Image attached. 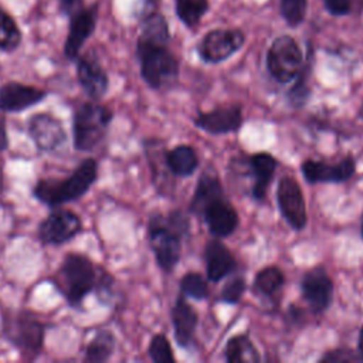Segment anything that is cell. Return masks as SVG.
Wrapping results in <instances>:
<instances>
[{"mask_svg": "<svg viewBox=\"0 0 363 363\" xmlns=\"http://www.w3.org/2000/svg\"><path fill=\"white\" fill-rule=\"evenodd\" d=\"M54 282L71 308H79L91 292L104 303L113 296V277L79 252H68L62 258Z\"/></svg>", "mask_w": 363, "mask_h": 363, "instance_id": "obj_1", "label": "cell"}, {"mask_svg": "<svg viewBox=\"0 0 363 363\" xmlns=\"http://www.w3.org/2000/svg\"><path fill=\"white\" fill-rule=\"evenodd\" d=\"M190 234L189 216L182 210H172L166 216L156 213L147 221V240L157 267L172 272L182 257V240Z\"/></svg>", "mask_w": 363, "mask_h": 363, "instance_id": "obj_2", "label": "cell"}, {"mask_svg": "<svg viewBox=\"0 0 363 363\" xmlns=\"http://www.w3.org/2000/svg\"><path fill=\"white\" fill-rule=\"evenodd\" d=\"M96 177L98 162L92 157H86L65 179H40L33 187V197L55 208L84 197Z\"/></svg>", "mask_w": 363, "mask_h": 363, "instance_id": "obj_3", "label": "cell"}, {"mask_svg": "<svg viewBox=\"0 0 363 363\" xmlns=\"http://www.w3.org/2000/svg\"><path fill=\"white\" fill-rule=\"evenodd\" d=\"M136 57L143 81L156 91L172 86L179 78V61L167 44L136 41Z\"/></svg>", "mask_w": 363, "mask_h": 363, "instance_id": "obj_4", "label": "cell"}, {"mask_svg": "<svg viewBox=\"0 0 363 363\" xmlns=\"http://www.w3.org/2000/svg\"><path fill=\"white\" fill-rule=\"evenodd\" d=\"M3 336L24 359H35L44 346L45 325L28 309L10 311L3 315Z\"/></svg>", "mask_w": 363, "mask_h": 363, "instance_id": "obj_5", "label": "cell"}, {"mask_svg": "<svg viewBox=\"0 0 363 363\" xmlns=\"http://www.w3.org/2000/svg\"><path fill=\"white\" fill-rule=\"evenodd\" d=\"M113 119V112L98 102H84L74 112V147L81 152L94 150L105 138Z\"/></svg>", "mask_w": 363, "mask_h": 363, "instance_id": "obj_6", "label": "cell"}, {"mask_svg": "<svg viewBox=\"0 0 363 363\" xmlns=\"http://www.w3.org/2000/svg\"><path fill=\"white\" fill-rule=\"evenodd\" d=\"M269 75L279 84L292 82L303 64V54L296 40L288 34L278 35L265 57Z\"/></svg>", "mask_w": 363, "mask_h": 363, "instance_id": "obj_7", "label": "cell"}, {"mask_svg": "<svg viewBox=\"0 0 363 363\" xmlns=\"http://www.w3.org/2000/svg\"><path fill=\"white\" fill-rule=\"evenodd\" d=\"M244 43L245 34L240 28H214L201 37L197 54L207 64H218L234 55Z\"/></svg>", "mask_w": 363, "mask_h": 363, "instance_id": "obj_8", "label": "cell"}, {"mask_svg": "<svg viewBox=\"0 0 363 363\" xmlns=\"http://www.w3.org/2000/svg\"><path fill=\"white\" fill-rule=\"evenodd\" d=\"M277 203L282 218L292 230L301 231L305 228L308 223L306 203L302 189L295 177L284 176L279 179L277 187Z\"/></svg>", "mask_w": 363, "mask_h": 363, "instance_id": "obj_9", "label": "cell"}, {"mask_svg": "<svg viewBox=\"0 0 363 363\" xmlns=\"http://www.w3.org/2000/svg\"><path fill=\"white\" fill-rule=\"evenodd\" d=\"M82 231L81 217L67 208L51 211L38 225L37 235L44 245H61Z\"/></svg>", "mask_w": 363, "mask_h": 363, "instance_id": "obj_10", "label": "cell"}, {"mask_svg": "<svg viewBox=\"0 0 363 363\" xmlns=\"http://www.w3.org/2000/svg\"><path fill=\"white\" fill-rule=\"evenodd\" d=\"M333 281L322 265L309 268L301 278L302 298L313 315L325 313L333 302Z\"/></svg>", "mask_w": 363, "mask_h": 363, "instance_id": "obj_11", "label": "cell"}, {"mask_svg": "<svg viewBox=\"0 0 363 363\" xmlns=\"http://www.w3.org/2000/svg\"><path fill=\"white\" fill-rule=\"evenodd\" d=\"M27 130L35 147L44 153L57 152L68 139L61 119L50 112H38L33 115L28 119Z\"/></svg>", "mask_w": 363, "mask_h": 363, "instance_id": "obj_12", "label": "cell"}, {"mask_svg": "<svg viewBox=\"0 0 363 363\" xmlns=\"http://www.w3.org/2000/svg\"><path fill=\"white\" fill-rule=\"evenodd\" d=\"M303 179L309 184L318 183H345L356 173V160L352 156L342 157L336 163L306 159L301 163Z\"/></svg>", "mask_w": 363, "mask_h": 363, "instance_id": "obj_13", "label": "cell"}, {"mask_svg": "<svg viewBox=\"0 0 363 363\" xmlns=\"http://www.w3.org/2000/svg\"><path fill=\"white\" fill-rule=\"evenodd\" d=\"M194 126L210 135L237 132L242 125V106L240 104L218 105L210 111H199Z\"/></svg>", "mask_w": 363, "mask_h": 363, "instance_id": "obj_14", "label": "cell"}, {"mask_svg": "<svg viewBox=\"0 0 363 363\" xmlns=\"http://www.w3.org/2000/svg\"><path fill=\"white\" fill-rule=\"evenodd\" d=\"M69 18L68 34L64 43V55L69 61H75L79 57V52L86 43V40L92 35L96 20H98V6L94 4L91 7H84Z\"/></svg>", "mask_w": 363, "mask_h": 363, "instance_id": "obj_15", "label": "cell"}, {"mask_svg": "<svg viewBox=\"0 0 363 363\" xmlns=\"http://www.w3.org/2000/svg\"><path fill=\"white\" fill-rule=\"evenodd\" d=\"M45 96V89L10 81L0 86V111L11 113L21 112L40 104Z\"/></svg>", "mask_w": 363, "mask_h": 363, "instance_id": "obj_16", "label": "cell"}, {"mask_svg": "<svg viewBox=\"0 0 363 363\" xmlns=\"http://www.w3.org/2000/svg\"><path fill=\"white\" fill-rule=\"evenodd\" d=\"M201 217L204 218L210 234L217 238L231 235L240 224L238 213L225 196L211 201L203 210Z\"/></svg>", "mask_w": 363, "mask_h": 363, "instance_id": "obj_17", "label": "cell"}, {"mask_svg": "<svg viewBox=\"0 0 363 363\" xmlns=\"http://www.w3.org/2000/svg\"><path fill=\"white\" fill-rule=\"evenodd\" d=\"M77 79L91 99H101L108 88L109 78L99 61L89 54L79 55L77 60Z\"/></svg>", "mask_w": 363, "mask_h": 363, "instance_id": "obj_18", "label": "cell"}, {"mask_svg": "<svg viewBox=\"0 0 363 363\" xmlns=\"http://www.w3.org/2000/svg\"><path fill=\"white\" fill-rule=\"evenodd\" d=\"M204 264L207 279L213 284L233 274L237 268V261L228 247L217 237L208 240L204 247Z\"/></svg>", "mask_w": 363, "mask_h": 363, "instance_id": "obj_19", "label": "cell"}, {"mask_svg": "<svg viewBox=\"0 0 363 363\" xmlns=\"http://www.w3.org/2000/svg\"><path fill=\"white\" fill-rule=\"evenodd\" d=\"M170 315L177 345L183 349H189L194 342L196 329L199 325L197 311L186 301V296L179 295Z\"/></svg>", "mask_w": 363, "mask_h": 363, "instance_id": "obj_20", "label": "cell"}, {"mask_svg": "<svg viewBox=\"0 0 363 363\" xmlns=\"http://www.w3.org/2000/svg\"><path fill=\"white\" fill-rule=\"evenodd\" d=\"M248 166L254 177V183L251 186V197L261 203L267 197V191L274 179L278 162L268 152H257L248 157Z\"/></svg>", "mask_w": 363, "mask_h": 363, "instance_id": "obj_21", "label": "cell"}, {"mask_svg": "<svg viewBox=\"0 0 363 363\" xmlns=\"http://www.w3.org/2000/svg\"><path fill=\"white\" fill-rule=\"evenodd\" d=\"M223 184L214 170H204L197 180L193 197L189 204V211L194 216H201L203 210L214 200L224 197Z\"/></svg>", "mask_w": 363, "mask_h": 363, "instance_id": "obj_22", "label": "cell"}, {"mask_svg": "<svg viewBox=\"0 0 363 363\" xmlns=\"http://www.w3.org/2000/svg\"><path fill=\"white\" fill-rule=\"evenodd\" d=\"M167 170L179 177L190 176L199 167V156L193 146L182 143L170 150H164Z\"/></svg>", "mask_w": 363, "mask_h": 363, "instance_id": "obj_23", "label": "cell"}, {"mask_svg": "<svg viewBox=\"0 0 363 363\" xmlns=\"http://www.w3.org/2000/svg\"><path fill=\"white\" fill-rule=\"evenodd\" d=\"M224 359L228 363H258L261 356L248 333L230 337L224 346Z\"/></svg>", "mask_w": 363, "mask_h": 363, "instance_id": "obj_24", "label": "cell"}, {"mask_svg": "<svg viewBox=\"0 0 363 363\" xmlns=\"http://www.w3.org/2000/svg\"><path fill=\"white\" fill-rule=\"evenodd\" d=\"M312 51L313 50L311 48V45H308V55L303 60L302 68L298 72L296 78L292 81L294 84L286 94L288 104L294 108H302L311 96L309 78H311V72H312V67H313V52Z\"/></svg>", "mask_w": 363, "mask_h": 363, "instance_id": "obj_25", "label": "cell"}, {"mask_svg": "<svg viewBox=\"0 0 363 363\" xmlns=\"http://www.w3.org/2000/svg\"><path fill=\"white\" fill-rule=\"evenodd\" d=\"M285 284V275L277 265H267L261 268L252 281V291L265 299H274Z\"/></svg>", "mask_w": 363, "mask_h": 363, "instance_id": "obj_26", "label": "cell"}, {"mask_svg": "<svg viewBox=\"0 0 363 363\" xmlns=\"http://www.w3.org/2000/svg\"><path fill=\"white\" fill-rule=\"evenodd\" d=\"M115 345V335L108 329H99L86 345L82 360L88 363H104L112 357Z\"/></svg>", "mask_w": 363, "mask_h": 363, "instance_id": "obj_27", "label": "cell"}, {"mask_svg": "<svg viewBox=\"0 0 363 363\" xmlns=\"http://www.w3.org/2000/svg\"><path fill=\"white\" fill-rule=\"evenodd\" d=\"M208 0H176L174 10L179 20L189 28L196 27L208 11Z\"/></svg>", "mask_w": 363, "mask_h": 363, "instance_id": "obj_28", "label": "cell"}, {"mask_svg": "<svg viewBox=\"0 0 363 363\" xmlns=\"http://www.w3.org/2000/svg\"><path fill=\"white\" fill-rule=\"evenodd\" d=\"M21 31L16 20L0 9V50L4 52H13L21 44Z\"/></svg>", "mask_w": 363, "mask_h": 363, "instance_id": "obj_29", "label": "cell"}, {"mask_svg": "<svg viewBox=\"0 0 363 363\" xmlns=\"http://www.w3.org/2000/svg\"><path fill=\"white\" fill-rule=\"evenodd\" d=\"M179 286H180V295L196 299V301H204L208 298V294H210L207 279L196 271L186 272L182 277Z\"/></svg>", "mask_w": 363, "mask_h": 363, "instance_id": "obj_30", "label": "cell"}, {"mask_svg": "<svg viewBox=\"0 0 363 363\" xmlns=\"http://www.w3.org/2000/svg\"><path fill=\"white\" fill-rule=\"evenodd\" d=\"M147 354L155 363H173L176 360L172 345L167 336L163 333H156L152 336L147 346Z\"/></svg>", "mask_w": 363, "mask_h": 363, "instance_id": "obj_31", "label": "cell"}, {"mask_svg": "<svg viewBox=\"0 0 363 363\" xmlns=\"http://www.w3.org/2000/svg\"><path fill=\"white\" fill-rule=\"evenodd\" d=\"M308 0H279V13L289 27H298L306 14Z\"/></svg>", "mask_w": 363, "mask_h": 363, "instance_id": "obj_32", "label": "cell"}, {"mask_svg": "<svg viewBox=\"0 0 363 363\" xmlns=\"http://www.w3.org/2000/svg\"><path fill=\"white\" fill-rule=\"evenodd\" d=\"M247 288L245 278L242 275H234L225 281L220 291L218 299L228 305H235L241 301Z\"/></svg>", "mask_w": 363, "mask_h": 363, "instance_id": "obj_33", "label": "cell"}, {"mask_svg": "<svg viewBox=\"0 0 363 363\" xmlns=\"http://www.w3.org/2000/svg\"><path fill=\"white\" fill-rule=\"evenodd\" d=\"M319 363H352V362H360V357L356 350L350 347H336L325 352L319 360Z\"/></svg>", "mask_w": 363, "mask_h": 363, "instance_id": "obj_34", "label": "cell"}, {"mask_svg": "<svg viewBox=\"0 0 363 363\" xmlns=\"http://www.w3.org/2000/svg\"><path fill=\"white\" fill-rule=\"evenodd\" d=\"M325 9L329 14L335 17L346 16L352 10V1L350 0H322Z\"/></svg>", "mask_w": 363, "mask_h": 363, "instance_id": "obj_35", "label": "cell"}, {"mask_svg": "<svg viewBox=\"0 0 363 363\" xmlns=\"http://www.w3.org/2000/svg\"><path fill=\"white\" fill-rule=\"evenodd\" d=\"M60 13L71 17L84 9V0H60Z\"/></svg>", "mask_w": 363, "mask_h": 363, "instance_id": "obj_36", "label": "cell"}, {"mask_svg": "<svg viewBox=\"0 0 363 363\" xmlns=\"http://www.w3.org/2000/svg\"><path fill=\"white\" fill-rule=\"evenodd\" d=\"M302 315H303V311L302 309H299V308H296L295 305H291V308L288 309V315H286V318L289 319V322L291 323H296V325H299V322L302 320Z\"/></svg>", "mask_w": 363, "mask_h": 363, "instance_id": "obj_37", "label": "cell"}, {"mask_svg": "<svg viewBox=\"0 0 363 363\" xmlns=\"http://www.w3.org/2000/svg\"><path fill=\"white\" fill-rule=\"evenodd\" d=\"M9 146V138L4 126V119H0V150H6Z\"/></svg>", "mask_w": 363, "mask_h": 363, "instance_id": "obj_38", "label": "cell"}, {"mask_svg": "<svg viewBox=\"0 0 363 363\" xmlns=\"http://www.w3.org/2000/svg\"><path fill=\"white\" fill-rule=\"evenodd\" d=\"M356 352L360 357V362H363V325H362L359 336H357V349H356Z\"/></svg>", "mask_w": 363, "mask_h": 363, "instance_id": "obj_39", "label": "cell"}, {"mask_svg": "<svg viewBox=\"0 0 363 363\" xmlns=\"http://www.w3.org/2000/svg\"><path fill=\"white\" fill-rule=\"evenodd\" d=\"M357 116H359L360 119H363V99H362V104H360V106H359V111H357Z\"/></svg>", "mask_w": 363, "mask_h": 363, "instance_id": "obj_40", "label": "cell"}, {"mask_svg": "<svg viewBox=\"0 0 363 363\" xmlns=\"http://www.w3.org/2000/svg\"><path fill=\"white\" fill-rule=\"evenodd\" d=\"M360 235L363 238V211H362V216H360Z\"/></svg>", "mask_w": 363, "mask_h": 363, "instance_id": "obj_41", "label": "cell"}]
</instances>
